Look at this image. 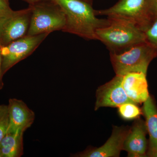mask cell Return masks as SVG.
I'll return each mask as SVG.
<instances>
[{
	"label": "cell",
	"mask_w": 157,
	"mask_h": 157,
	"mask_svg": "<svg viewBox=\"0 0 157 157\" xmlns=\"http://www.w3.org/2000/svg\"><path fill=\"white\" fill-rule=\"evenodd\" d=\"M9 124L7 133L25 132L33 123L35 113L21 100L10 99L8 105Z\"/></svg>",
	"instance_id": "8fae6325"
},
{
	"label": "cell",
	"mask_w": 157,
	"mask_h": 157,
	"mask_svg": "<svg viewBox=\"0 0 157 157\" xmlns=\"http://www.w3.org/2000/svg\"><path fill=\"white\" fill-rule=\"evenodd\" d=\"M146 41L157 50V19L144 32Z\"/></svg>",
	"instance_id": "e0dca14e"
},
{
	"label": "cell",
	"mask_w": 157,
	"mask_h": 157,
	"mask_svg": "<svg viewBox=\"0 0 157 157\" xmlns=\"http://www.w3.org/2000/svg\"><path fill=\"white\" fill-rule=\"evenodd\" d=\"M32 9L30 24L27 36L50 33L62 31L66 24L64 12L53 0L29 5Z\"/></svg>",
	"instance_id": "277c9868"
},
{
	"label": "cell",
	"mask_w": 157,
	"mask_h": 157,
	"mask_svg": "<svg viewBox=\"0 0 157 157\" xmlns=\"http://www.w3.org/2000/svg\"><path fill=\"white\" fill-rule=\"evenodd\" d=\"M107 17L109 24L97 30L96 35L110 53H120L147 41L144 31L135 23L121 17Z\"/></svg>",
	"instance_id": "7a4b0ae2"
},
{
	"label": "cell",
	"mask_w": 157,
	"mask_h": 157,
	"mask_svg": "<svg viewBox=\"0 0 157 157\" xmlns=\"http://www.w3.org/2000/svg\"><path fill=\"white\" fill-rule=\"evenodd\" d=\"M122 76L116 75L110 81L98 88L96 91L95 110L103 107H118L127 103L136 104L125 92L122 85Z\"/></svg>",
	"instance_id": "ba28073f"
},
{
	"label": "cell",
	"mask_w": 157,
	"mask_h": 157,
	"mask_svg": "<svg viewBox=\"0 0 157 157\" xmlns=\"http://www.w3.org/2000/svg\"><path fill=\"white\" fill-rule=\"evenodd\" d=\"M147 132L145 122L140 119H136L132 126L130 127L123 147V150L128 153V157H141L146 155Z\"/></svg>",
	"instance_id": "30bf717a"
},
{
	"label": "cell",
	"mask_w": 157,
	"mask_h": 157,
	"mask_svg": "<svg viewBox=\"0 0 157 157\" xmlns=\"http://www.w3.org/2000/svg\"><path fill=\"white\" fill-rule=\"evenodd\" d=\"M1 48L2 45L0 44V90H2L4 86V83L2 80L3 75L2 72V56L1 54Z\"/></svg>",
	"instance_id": "ffe728a7"
},
{
	"label": "cell",
	"mask_w": 157,
	"mask_h": 157,
	"mask_svg": "<svg viewBox=\"0 0 157 157\" xmlns=\"http://www.w3.org/2000/svg\"><path fill=\"white\" fill-rule=\"evenodd\" d=\"M130 127L113 126L111 136L102 146L90 147L84 151L73 155L76 157H118L120 156L124 141L128 133Z\"/></svg>",
	"instance_id": "9c48e42d"
},
{
	"label": "cell",
	"mask_w": 157,
	"mask_h": 157,
	"mask_svg": "<svg viewBox=\"0 0 157 157\" xmlns=\"http://www.w3.org/2000/svg\"><path fill=\"white\" fill-rule=\"evenodd\" d=\"M82 1H84L86 2L89 3L91 5H93V0H82Z\"/></svg>",
	"instance_id": "7402d4cb"
},
{
	"label": "cell",
	"mask_w": 157,
	"mask_h": 157,
	"mask_svg": "<svg viewBox=\"0 0 157 157\" xmlns=\"http://www.w3.org/2000/svg\"><path fill=\"white\" fill-rule=\"evenodd\" d=\"M60 6L66 16L63 32L86 40H98L96 31L106 26L109 19L97 17L92 5L82 0H53Z\"/></svg>",
	"instance_id": "6da1fadb"
},
{
	"label": "cell",
	"mask_w": 157,
	"mask_h": 157,
	"mask_svg": "<svg viewBox=\"0 0 157 157\" xmlns=\"http://www.w3.org/2000/svg\"><path fill=\"white\" fill-rule=\"evenodd\" d=\"M9 124L8 105H0V143L8 132Z\"/></svg>",
	"instance_id": "2e32d148"
},
{
	"label": "cell",
	"mask_w": 157,
	"mask_h": 157,
	"mask_svg": "<svg viewBox=\"0 0 157 157\" xmlns=\"http://www.w3.org/2000/svg\"><path fill=\"white\" fill-rule=\"evenodd\" d=\"M120 116L125 120L129 121L137 119L141 113V109L137 104L127 103L118 107Z\"/></svg>",
	"instance_id": "9a60e30c"
},
{
	"label": "cell",
	"mask_w": 157,
	"mask_h": 157,
	"mask_svg": "<svg viewBox=\"0 0 157 157\" xmlns=\"http://www.w3.org/2000/svg\"><path fill=\"white\" fill-rule=\"evenodd\" d=\"M18 131L7 133L0 143L3 157H20L23 155V134Z\"/></svg>",
	"instance_id": "5bb4252c"
},
{
	"label": "cell",
	"mask_w": 157,
	"mask_h": 157,
	"mask_svg": "<svg viewBox=\"0 0 157 157\" xmlns=\"http://www.w3.org/2000/svg\"><path fill=\"white\" fill-rule=\"evenodd\" d=\"M147 0H119L108 9L95 10L97 15L125 18L135 23L145 32L150 26L146 11Z\"/></svg>",
	"instance_id": "8992f818"
},
{
	"label": "cell",
	"mask_w": 157,
	"mask_h": 157,
	"mask_svg": "<svg viewBox=\"0 0 157 157\" xmlns=\"http://www.w3.org/2000/svg\"><path fill=\"white\" fill-rule=\"evenodd\" d=\"M147 74L133 72L122 76V85L127 95L136 104L144 103L148 99Z\"/></svg>",
	"instance_id": "7c38bea8"
},
{
	"label": "cell",
	"mask_w": 157,
	"mask_h": 157,
	"mask_svg": "<svg viewBox=\"0 0 157 157\" xmlns=\"http://www.w3.org/2000/svg\"><path fill=\"white\" fill-rule=\"evenodd\" d=\"M146 11L151 25L157 19V0H147Z\"/></svg>",
	"instance_id": "ac0fdd59"
},
{
	"label": "cell",
	"mask_w": 157,
	"mask_h": 157,
	"mask_svg": "<svg viewBox=\"0 0 157 157\" xmlns=\"http://www.w3.org/2000/svg\"><path fill=\"white\" fill-rule=\"evenodd\" d=\"M3 155L2 154V151H1V149H0V157H3Z\"/></svg>",
	"instance_id": "cb8c5ba5"
},
{
	"label": "cell",
	"mask_w": 157,
	"mask_h": 157,
	"mask_svg": "<svg viewBox=\"0 0 157 157\" xmlns=\"http://www.w3.org/2000/svg\"><path fill=\"white\" fill-rule=\"evenodd\" d=\"M149 156L157 157V152L151 154Z\"/></svg>",
	"instance_id": "603a6c76"
},
{
	"label": "cell",
	"mask_w": 157,
	"mask_h": 157,
	"mask_svg": "<svg viewBox=\"0 0 157 157\" xmlns=\"http://www.w3.org/2000/svg\"><path fill=\"white\" fill-rule=\"evenodd\" d=\"M15 11L10 8L9 0H0V19L10 17Z\"/></svg>",
	"instance_id": "d6986e66"
},
{
	"label": "cell",
	"mask_w": 157,
	"mask_h": 157,
	"mask_svg": "<svg viewBox=\"0 0 157 157\" xmlns=\"http://www.w3.org/2000/svg\"><path fill=\"white\" fill-rule=\"evenodd\" d=\"M29 3V5H33L37 3L46 2V1H52V0H24Z\"/></svg>",
	"instance_id": "44dd1931"
},
{
	"label": "cell",
	"mask_w": 157,
	"mask_h": 157,
	"mask_svg": "<svg viewBox=\"0 0 157 157\" xmlns=\"http://www.w3.org/2000/svg\"><path fill=\"white\" fill-rule=\"evenodd\" d=\"M49 34L46 33L35 36H26L8 45L2 46L3 75L18 62L32 54Z\"/></svg>",
	"instance_id": "5b68a950"
},
{
	"label": "cell",
	"mask_w": 157,
	"mask_h": 157,
	"mask_svg": "<svg viewBox=\"0 0 157 157\" xmlns=\"http://www.w3.org/2000/svg\"><path fill=\"white\" fill-rule=\"evenodd\" d=\"M32 9L28 8L15 13L10 17L0 19V44L5 46L25 36L30 24Z\"/></svg>",
	"instance_id": "52a82bcc"
},
{
	"label": "cell",
	"mask_w": 157,
	"mask_h": 157,
	"mask_svg": "<svg viewBox=\"0 0 157 157\" xmlns=\"http://www.w3.org/2000/svg\"><path fill=\"white\" fill-rule=\"evenodd\" d=\"M157 57V50L147 41L132 46L120 53H110V60L116 75L133 72L147 74L149 65Z\"/></svg>",
	"instance_id": "3957f363"
},
{
	"label": "cell",
	"mask_w": 157,
	"mask_h": 157,
	"mask_svg": "<svg viewBox=\"0 0 157 157\" xmlns=\"http://www.w3.org/2000/svg\"><path fill=\"white\" fill-rule=\"evenodd\" d=\"M143 110L149 135V156L157 152V108L150 96L144 103Z\"/></svg>",
	"instance_id": "4fadbf2b"
}]
</instances>
